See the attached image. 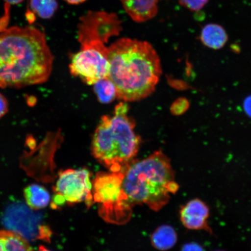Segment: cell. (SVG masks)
I'll return each mask as SVG.
<instances>
[{
	"label": "cell",
	"mask_w": 251,
	"mask_h": 251,
	"mask_svg": "<svg viewBox=\"0 0 251 251\" xmlns=\"http://www.w3.org/2000/svg\"><path fill=\"white\" fill-rule=\"evenodd\" d=\"M128 112L127 103H119L113 115L102 117L94 134L93 155L111 172L124 173L139 151L140 138Z\"/></svg>",
	"instance_id": "cell-4"
},
{
	"label": "cell",
	"mask_w": 251,
	"mask_h": 251,
	"mask_svg": "<svg viewBox=\"0 0 251 251\" xmlns=\"http://www.w3.org/2000/svg\"><path fill=\"white\" fill-rule=\"evenodd\" d=\"M24 197L27 205L34 210L46 208L51 199L49 191L45 187L35 184L25 188Z\"/></svg>",
	"instance_id": "cell-12"
},
{
	"label": "cell",
	"mask_w": 251,
	"mask_h": 251,
	"mask_svg": "<svg viewBox=\"0 0 251 251\" xmlns=\"http://www.w3.org/2000/svg\"><path fill=\"white\" fill-rule=\"evenodd\" d=\"M31 13L36 14L43 19H50L58 8L56 0H30Z\"/></svg>",
	"instance_id": "cell-15"
},
{
	"label": "cell",
	"mask_w": 251,
	"mask_h": 251,
	"mask_svg": "<svg viewBox=\"0 0 251 251\" xmlns=\"http://www.w3.org/2000/svg\"><path fill=\"white\" fill-rule=\"evenodd\" d=\"M126 11L137 23H143L154 17L158 0H120Z\"/></svg>",
	"instance_id": "cell-9"
},
{
	"label": "cell",
	"mask_w": 251,
	"mask_h": 251,
	"mask_svg": "<svg viewBox=\"0 0 251 251\" xmlns=\"http://www.w3.org/2000/svg\"></svg>",
	"instance_id": "cell-23"
},
{
	"label": "cell",
	"mask_w": 251,
	"mask_h": 251,
	"mask_svg": "<svg viewBox=\"0 0 251 251\" xmlns=\"http://www.w3.org/2000/svg\"><path fill=\"white\" fill-rule=\"evenodd\" d=\"M94 90L99 101L108 103L117 97V89L109 77L103 78L94 84Z\"/></svg>",
	"instance_id": "cell-14"
},
{
	"label": "cell",
	"mask_w": 251,
	"mask_h": 251,
	"mask_svg": "<svg viewBox=\"0 0 251 251\" xmlns=\"http://www.w3.org/2000/svg\"><path fill=\"white\" fill-rule=\"evenodd\" d=\"M78 34L81 49L71 58L70 72L84 83L94 85L109 76V48L105 43L113 33L103 21L85 18L78 24Z\"/></svg>",
	"instance_id": "cell-5"
},
{
	"label": "cell",
	"mask_w": 251,
	"mask_h": 251,
	"mask_svg": "<svg viewBox=\"0 0 251 251\" xmlns=\"http://www.w3.org/2000/svg\"><path fill=\"white\" fill-rule=\"evenodd\" d=\"M0 251H32L23 235L14 231L0 230Z\"/></svg>",
	"instance_id": "cell-13"
},
{
	"label": "cell",
	"mask_w": 251,
	"mask_h": 251,
	"mask_svg": "<svg viewBox=\"0 0 251 251\" xmlns=\"http://www.w3.org/2000/svg\"><path fill=\"white\" fill-rule=\"evenodd\" d=\"M8 112V102L5 97L0 93V118L4 117Z\"/></svg>",
	"instance_id": "cell-18"
},
{
	"label": "cell",
	"mask_w": 251,
	"mask_h": 251,
	"mask_svg": "<svg viewBox=\"0 0 251 251\" xmlns=\"http://www.w3.org/2000/svg\"><path fill=\"white\" fill-rule=\"evenodd\" d=\"M151 240L155 249L166 251L172 249L176 244L177 235L171 226L162 225L153 232Z\"/></svg>",
	"instance_id": "cell-11"
},
{
	"label": "cell",
	"mask_w": 251,
	"mask_h": 251,
	"mask_svg": "<svg viewBox=\"0 0 251 251\" xmlns=\"http://www.w3.org/2000/svg\"><path fill=\"white\" fill-rule=\"evenodd\" d=\"M178 188L170 159L161 151L131 163L124 172L122 182L127 201L144 204L154 211L165 206Z\"/></svg>",
	"instance_id": "cell-3"
},
{
	"label": "cell",
	"mask_w": 251,
	"mask_h": 251,
	"mask_svg": "<svg viewBox=\"0 0 251 251\" xmlns=\"http://www.w3.org/2000/svg\"><path fill=\"white\" fill-rule=\"evenodd\" d=\"M181 251H204V250L199 244L191 243L185 244Z\"/></svg>",
	"instance_id": "cell-19"
},
{
	"label": "cell",
	"mask_w": 251,
	"mask_h": 251,
	"mask_svg": "<svg viewBox=\"0 0 251 251\" xmlns=\"http://www.w3.org/2000/svg\"><path fill=\"white\" fill-rule=\"evenodd\" d=\"M54 56L45 33L34 26L0 31V87L20 89L46 82Z\"/></svg>",
	"instance_id": "cell-1"
},
{
	"label": "cell",
	"mask_w": 251,
	"mask_h": 251,
	"mask_svg": "<svg viewBox=\"0 0 251 251\" xmlns=\"http://www.w3.org/2000/svg\"><path fill=\"white\" fill-rule=\"evenodd\" d=\"M109 78L117 98L126 102L146 98L154 91L162 74L161 61L146 42L123 38L109 47Z\"/></svg>",
	"instance_id": "cell-2"
},
{
	"label": "cell",
	"mask_w": 251,
	"mask_h": 251,
	"mask_svg": "<svg viewBox=\"0 0 251 251\" xmlns=\"http://www.w3.org/2000/svg\"><path fill=\"white\" fill-rule=\"evenodd\" d=\"M38 251H51L49 250L48 249H46V248H45L44 246H40Z\"/></svg>",
	"instance_id": "cell-22"
},
{
	"label": "cell",
	"mask_w": 251,
	"mask_h": 251,
	"mask_svg": "<svg viewBox=\"0 0 251 251\" xmlns=\"http://www.w3.org/2000/svg\"><path fill=\"white\" fill-rule=\"evenodd\" d=\"M244 106L247 114L251 116V97L248 98L245 101Z\"/></svg>",
	"instance_id": "cell-20"
},
{
	"label": "cell",
	"mask_w": 251,
	"mask_h": 251,
	"mask_svg": "<svg viewBox=\"0 0 251 251\" xmlns=\"http://www.w3.org/2000/svg\"><path fill=\"white\" fill-rule=\"evenodd\" d=\"M24 0H4L5 2L4 14L0 18V31L7 29L9 19H10V9L11 6L20 4Z\"/></svg>",
	"instance_id": "cell-16"
},
{
	"label": "cell",
	"mask_w": 251,
	"mask_h": 251,
	"mask_svg": "<svg viewBox=\"0 0 251 251\" xmlns=\"http://www.w3.org/2000/svg\"><path fill=\"white\" fill-rule=\"evenodd\" d=\"M124 176L123 172H113L97 175L93 184L94 202L112 205L126 200L122 188Z\"/></svg>",
	"instance_id": "cell-7"
},
{
	"label": "cell",
	"mask_w": 251,
	"mask_h": 251,
	"mask_svg": "<svg viewBox=\"0 0 251 251\" xmlns=\"http://www.w3.org/2000/svg\"><path fill=\"white\" fill-rule=\"evenodd\" d=\"M209 208L199 199H194L181 207L180 217L182 224L190 230H204L210 234L212 230L208 224Z\"/></svg>",
	"instance_id": "cell-8"
},
{
	"label": "cell",
	"mask_w": 251,
	"mask_h": 251,
	"mask_svg": "<svg viewBox=\"0 0 251 251\" xmlns=\"http://www.w3.org/2000/svg\"><path fill=\"white\" fill-rule=\"evenodd\" d=\"M65 1L68 2L69 4H78L86 1V0H65Z\"/></svg>",
	"instance_id": "cell-21"
},
{
	"label": "cell",
	"mask_w": 251,
	"mask_h": 251,
	"mask_svg": "<svg viewBox=\"0 0 251 251\" xmlns=\"http://www.w3.org/2000/svg\"><path fill=\"white\" fill-rule=\"evenodd\" d=\"M90 172L86 169H72L59 173L54 188L52 206H60L86 201L91 205L93 200Z\"/></svg>",
	"instance_id": "cell-6"
},
{
	"label": "cell",
	"mask_w": 251,
	"mask_h": 251,
	"mask_svg": "<svg viewBox=\"0 0 251 251\" xmlns=\"http://www.w3.org/2000/svg\"><path fill=\"white\" fill-rule=\"evenodd\" d=\"M227 40L226 31L221 25L218 24H207L201 31V42L204 46L210 49H221L225 46Z\"/></svg>",
	"instance_id": "cell-10"
},
{
	"label": "cell",
	"mask_w": 251,
	"mask_h": 251,
	"mask_svg": "<svg viewBox=\"0 0 251 251\" xmlns=\"http://www.w3.org/2000/svg\"><path fill=\"white\" fill-rule=\"evenodd\" d=\"M209 0H179L180 4L193 11H199L208 3Z\"/></svg>",
	"instance_id": "cell-17"
}]
</instances>
